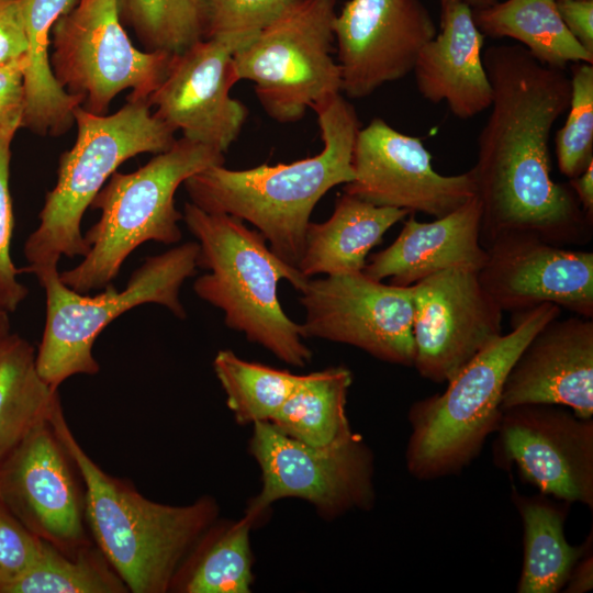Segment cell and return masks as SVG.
Wrapping results in <instances>:
<instances>
[{
	"mask_svg": "<svg viewBox=\"0 0 593 593\" xmlns=\"http://www.w3.org/2000/svg\"><path fill=\"white\" fill-rule=\"evenodd\" d=\"M410 214L396 239L372 254L362 272L371 279L411 287L454 267L479 271L486 260L481 244V205L477 195L432 222Z\"/></svg>",
	"mask_w": 593,
	"mask_h": 593,
	"instance_id": "obj_22",
	"label": "cell"
},
{
	"mask_svg": "<svg viewBox=\"0 0 593 593\" xmlns=\"http://www.w3.org/2000/svg\"><path fill=\"white\" fill-rule=\"evenodd\" d=\"M118 8L145 51L176 55L203 38L199 0H118Z\"/></svg>",
	"mask_w": 593,
	"mask_h": 593,
	"instance_id": "obj_32",
	"label": "cell"
},
{
	"mask_svg": "<svg viewBox=\"0 0 593 593\" xmlns=\"http://www.w3.org/2000/svg\"><path fill=\"white\" fill-rule=\"evenodd\" d=\"M25 55L0 65V131L16 132L25 112Z\"/></svg>",
	"mask_w": 593,
	"mask_h": 593,
	"instance_id": "obj_37",
	"label": "cell"
},
{
	"mask_svg": "<svg viewBox=\"0 0 593 593\" xmlns=\"http://www.w3.org/2000/svg\"><path fill=\"white\" fill-rule=\"evenodd\" d=\"M213 369L235 421L242 425L270 422L292 393L301 374L217 351Z\"/></svg>",
	"mask_w": 593,
	"mask_h": 593,
	"instance_id": "obj_31",
	"label": "cell"
},
{
	"mask_svg": "<svg viewBox=\"0 0 593 593\" xmlns=\"http://www.w3.org/2000/svg\"><path fill=\"white\" fill-rule=\"evenodd\" d=\"M60 404L40 376L34 347L15 334L0 339V462Z\"/></svg>",
	"mask_w": 593,
	"mask_h": 593,
	"instance_id": "obj_27",
	"label": "cell"
},
{
	"mask_svg": "<svg viewBox=\"0 0 593 593\" xmlns=\"http://www.w3.org/2000/svg\"><path fill=\"white\" fill-rule=\"evenodd\" d=\"M557 1H560V0H557Z\"/></svg>",
	"mask_w": 593,
	"mask_h": 593,
	"instance_id": "obj_44",
	"label": "cell"
},
{
	"mask_svg": "<svg viewBox=\"0 0 593 593\" xmlns=\"http://www.w3.org/2000/svg\"><path fill=\"white\" fill-rule=\"evenodd\" d=\"M198 254V242H189L149 256L133 271L123 290L111 283L97 295L78 293L66 286L57 266L36 271L46 293V321L36 353L40 376L58 389L75 374H96L100 370L92 354L97 337L135 306L157 303L184 318L179 292L195 273Z\"/></svg>",
	"mask_w": 593,
	"mask_h": 593,
	"instance_id": "obj_8",
	"label": "cell"
},
{
	"mask_svg": "<svg viewBox=\"0 0 593 593\" xmlns=\"http://www.w3.org/2000/svg\"><path fill=\"white\" fill-rule=\"evenodd\" d=\"M568 183L581 209L590 219H593V161L582 174L571 178Z\"/></svg>",
	"mask_w": 593,
	"mask_h": 593,
	"instance_id": "obj_41",
	"label": "cell"
},
{
	"mask_svg": "<svg viewBox=\"0 0 593 593\" xmlns=\"http://www.w3.org/2000/svg\"><path fill=\"white\" fill-rule=\"evenodd\" d=\"M51 419L82 480L85 517L94 545L128 592L170 591L180 564L216 522V501L210 496L188 505L152 501L127 481L103 471L88 456L71 433L60 404Z\"/></svg>",
	"mask_w": 593,
	"mask_h": 593,
	"instance_id": "obj_3",
	"label": "cell"
},
{
	"mask_svg": "<svg viewBox=\"0 0 593 593\" xmlns=\"http://www.w3.org/2000/svg\"><path fill=\"white\" fill-rule=\"evenodd\" d=\"M570 82L568 116L555 138L558 168L569 179L593 161V64L574 63Z\"/></svg>",
	"mask_w": 593,
	"mask_h": 593,
	"instance_id": "obj_33",
	"label": "cell"
},
{
	"mask_svg": "<svg viewBox=\"0 0 593 593\" xmlns=\"http://www.w3.org/2000/svg\"><path fill=\"white\" fill-rule=\"evenodd\" d=\"M413 367L424 379L448 382L502 335V310L478 271L454 267L412 286Z\"/></svg>",
	"mask_w": 593,
	"mask_h": 593,
	"instance_id": "obj_15",
	"label": "cell"
},
{
	"mask_svg": "<svg viewBox=\"0 0 593 593\" xmlns=\"http://www.w3.org/2000/svg\"><path fill=\"white\" fill-rule=\"evenodd\" d=\"M251 426L249 451L260 469L261 488L245 513L259 519L287 497L306 501L329 519L373 505V455L359 434L317 447L283 434L270 422Z\"/></svg>",
	"mask_w": 593,
	"mask_h": 593,
	"instance_id": "obj_11",
	"label": "cell"
},
{
	"mask_svg": "<svg viewBox=\"0 0 593 593\" xmlns=\"http://www.w3.org/2000/svg\"><path fill=\"white\" fill-rule=\"evenodd\" d=\"M524 525V560L518 593H556L564 588L589 546H571L564 536L563 510L542 499L516 496Z\"/></svg>",
	"mask_w": 593,
	"mask_h": 593,
	"instance_id": "obj_29",
	"label": "cell"
},
{
	"mask_svg": "<svg viewBox=\"0 0 593 593\" xmlns=\"http://www.w3.org/2000/svg\"><path fill=\"white\" fill-rule=\"evenodd\" d=\"M500 456L542 494L593 508V419L552 404L503 410Z\"/></svg>",
	"mask_w": 593,
	"mask_h": 593,
	"instance_id": "obj_18",
	"label": "cell"
},
{
	"mask_svg": "<svg viewBox=\"0 0 593 593\" xmlns=\"http://www.w3.org/2000/svg\"><path fill=\"white\" fill-rule=\"evenodd\" d=\"M303 338L357 347L377 359L413 367V289L384 284L362 271L311 279L300 291Z\"/></svg>",
	"mask_w": 593,
	"mask_h": 593,
	"instance_id": "obj_12",
	"label": "cell"
},
{
	"mask_svg": "<svg viewBox=\"0 0 593 593\" xmlns=\"http://www.w3.org/2000/svg\"><path fill=\"white\" fill-rule=\"evenodd\" d=\"M468 4L472 10L484 9L493 5L497 0H461Z\"/></svg>",
	"mask_w": 593,
	"mask_h": 593,
	"instance_id": "obj_42",
	"label": "cell"
},
{
	"mask_svg": "<svg viewBox=\"0 0 593 593\" xmlns=\"http://www.w3.org/2000/svg\"><path fill=\"white\" fill-rule=\"evenodd\" d=\"M9 334L8 312L0 309V339Z\"/></svg>",
	"mask_w": 593,
	"mask_h": 593,
	"instance_id": "obj_43",
	"label": "cell"
},
{
	"mask_svg": "<svg viewBox=\"0 0 593 593\" xmlns=\"http://www.w3.org/2000/svg\"><path fill=\"white\" fill-rule=\"evenodd\" d=\"M560 313L558 305L544 303L514 314L513 329L468 362L444 392L412 404L405 462L414 478L454 474L478 457L500 426L503 387L514 361L532 337Z\"/></svg>",
	"mask_w": 593,
	"mask_h": 593,
	"instance_id": "obj_5",
	"label": "cell"
},
{
	"mask_svg": "<svg viewBox=\"0 0 593 593\" xmlns=\"http://www.w3.org/2000/svg\"><path fill=\"white\" fill-rule=\"evenodd\" d=\"M351 166L354 179L343 191L378 206L438 219L477 193L471 170L439 174L419 137L403 134L380 118L359 128Z\"/></svg>",
	"mask_w": 593,
	"mask_h": 593,
	"instance_id": "obj_14",
	"label": "cell"
},
{
	"mask_svg": "<svg viewBox=\"0 0 593 593\" xmlns=\"http://www.w3.org/2000/svg\"><path fill=\"white\" fill-rule=\"evenodd\" d=\"M49 58L58 83L81 107L105 115L112 100L147 101L165 79L174 55L137 49L119 15L118 0H78L52 29Z\"/></svg>",
	"mask_w": 593,
	"mask_h": 593,
	"instance_id": "obj_10",
	"label": "cell"
},
{
	"mask_svg": "<svg viewBox=\"0 0 593 593\" xmlns=\"http://www.w3.org/2000/svg\"><path fill=\"white\" fill-rule=\"evenodd\" d=\"M593 588V557L585 552L574 564L564 592L583 593Z\"/></svg>",
	"mask_w": 593,
	"mask_h": 593,
	"instance_id": "obj_40",
	"label": "cell"
},
{
	"mask_svg": "<svg viewBox=\"0 0 593 593\" xmlns=\"http://www.w3.org/2000/svg\"><path fill=\"white\" fill-rule=\"evenodd\" d=\"M552 404L593 416V321L560 315L546 323L514 361L501 407Z\"/></svg>",
	"mask_w": 593,
	"mask_h": 593,
	"instance_id": "obj_20",
	"label": "cell"
},
{
	"mask_svg": "<svg viewBox=\"0 0 593 593\" xmlns=\"http://www.w3.org/2000/svg\"><path fill=\"white\" fill-rule=\"evenodd\" d=\"M126 592V585L94 542L68 553L44 541L35 563L2 593Z\"/></svg>",
	"mask_w": 593,
	"mask_h": 593,
	"instance_id": "obj_30",
	"label": "cell"
},
{
	"mask_svg": "<svg viewBox=\"0 0 593 593\" xmlns=\"http://www.w3.org/2000/svg\"><path fill=\"white\" fill-rule=\"evenodd\" d=\"M150 108L147 101H127L111 115H97L81 105L74 110L77 138L60 155L56 184L25 242V271L58 266L61 256H86L89 246L81 220L104 183L125 160L143 153L156 155L175 144L176 132Z\"/></svg>",
	"mask_w": 593,
	"mask_h": 593,
	"instance_id": "obj_6",
	"label": "cell"
},
{
	"mask_svg": "<svg viewBox=\"0 0 593 593\" xmlns=\"http://www.w3.org/2000/svg\"><path fill=\"white\" fill-rule=\"evenodd\" d=\"M472 13L484 36L513 38L544 65L593 64V54L564 25L557 0H505Z\"/></svg>",
	"mask_w": 593,
	"mask_h": 593,
	"instance_id": "obj_25",
	"label": "cell"
},
{
	"mask_svg": "<svg viewBox=\"0 0 593 593\" xmlns=\"http://www.w3.org/2000/svg\"><path fill=\"white\" fill-rule=\"evenodd\" d=\"M410 214L403 209L378 206L343 192L326 221L307 224L298 268L306 278L362 271L370 250L394 224Z\"/></svg>",
	"mask_w": 593,
	"mask_h": 593,
	"instance_id": "obj_23",
	"label": "cell"
},
{
	"mask_svg": "<svg viewBox=\"0 0 593 593\" xmlns=\"http://www.w3.org/2000/svg\"><path fill=\"white\" fill-rule=\"evenodd\" d=\"M351 371L345 366L301 374L296 387L270 423L305 444L324 447L351 437L347 414Z\"/></svg>",
	"mask_w": 593,
	"mask_h": 593,
	"instance_id": "obj_28",
	"label": "cell"
},
{
	"mask_svg": "<svg viewBox=\"0 0 593 593\" xmlns=\"http://www.w3.org/2000/svg\"><path fill=\"white\" fill-rule=\"evenodd\" d=\"M483 64L493 98L470 169L481 205V244L510 233L558 246L586 244L593 219L569 183L550 174V133L569 108L570 77L522 45L490 46Z\"/></svg>",
	"mask_w": 593,
	"mask_h": 593,
	"instance_id": "obj_1",
	"label": "cell"
},
{
	"mask_svg": "<svg viewBox=\"0 0 593 593\" xmlns=\"http://www.w3.org/2000/svg\"><path fill=\"white\" fill-rule=\"evenodd\" d=\"M479 281L502 310L517 314L544 303L593 317V253L510 233L485 247Z\"/></svg>",
	"mask_w": 593,
	"mask_h": 593,
	"instance_id": "obj_19",
	"label": "cell"
},
{
	"mask_svg": "<svg viewBox=\"0 0 593 593\" xmlns=\"http://www.w3.org/2000/svg\"><path fill=\"white\" fill-rule=\"evenodd\" d=\"M43 542L0 500V593L35 563Z\"/></svg>",
	"mask_w": 593,
	"mask_h": 593,
	"instance_id": "obj_36",
	"label": "cell"
},
{
	"mask_svg": "<svg viewBox=\"0 0 593 593\" xmlns=\"http://www.w3.org/2000/svg\"><path fill=\"white\" fill-rule=\"evenodd\" d=\"M312 110L324 144L317 155L243 170L214 165L183 182L191 203L250 223L277 256L296 268L315 205L332 188L354 179L351 156L361 127L342 93Z\"/></svg>",
	"mask_w": 593,
	"mask_h": 593,
	"instance_id": "obj_2",
	"label": "cell"
},
{
	"mask_svg": "<svg viewBox=\"0 0 593 593\" xmlns=\"http://www.w3.org/2000/svg\"><path fill=\"white\" fill-rule=\"evenodd\" d=\"M253 40L202 38L172 57L168 72L148 98L154 114L182 137L223 154L236 141L248 109L230 96L238 82L234 53Z\"/></svg>",
	"mask_w": 593,
	"mask_h": 593,
	"instance_id": "obj_16",
	"label": "cell"
},
{
	"mask_svg": "<svg viewBox=\"0 0 593 593\" xmlns=\"http://www.w3.org/2000/svg\"><path fill=\"white\" fill-rule=\"evenodd\" d=\"M26 48L19 0H0V65L25 55Z\"/></svg>",
	"mask_w": 593,
	"mask_h": 593,
	"instance_id": "obj_38",
	"label": "cell"
},
{
	"mask_svg": "<svg viewBox=\"0 0 593 593\" xmlns=\"http://www.w3.org/2000/svg\"><path fill=\"white\" fill-rule=\"evenodd\" d=\"M440 31L421 49L414 74L421 96L468 120L489 110L493 90L483 64L484 35L461 0H440Z\"/></svg>",
	"mask_w": 593,
	"mask_h": 593,
	"instance_id": "obj_21",
	"label": "cell"
},
{
	"mask_svg": "<svg viewBox=\"0 0 593 593\" xmlns=\"http://www.w3.org/2000/svg\"><path fill=\"white\" fill-rule=\"evenodd\" d=\"M303 0H199L203 38L254 37Z\"/></svg>",
	"mask_w": 593,
	"mask_h": 593,
	"instance_id": "obj_34",
	"label": "cell"
},
{
	"mask_svg": "<svg viewBox=\"0 0 593 593\" xmlns=\"http://www.w3.org/2000/svg\"><path fill=\"white\" fill-rule=\"evenodd\" d=\"M223 164L222 152L181 137L137 170L113 172L90 204L101 215L83 236L89 251L59 273L61 281L88 294L111 284L124 260L145 242L179 243L183 215L175 205L177 189L191 176Z\"/></svg>",
	"mask_w": 593,
	"mask_h": 593,
	"instance_id": "obj_7",
	"label": "cell"
},
{
	"mask_svg": "<svg viewBox=\"0 0 593 593\" xmlns=\"http://www.w3.org/2000/svg\"><path fill=\"white\" fill-rule=\"evenodd\" d=\"M13 131H0V309L12 312L26 296V288L18 281L19 269L12 262L10 244L13 233V211L9 190L11 142Z\"/></svg>",
	"mask_w": 593,
	"mask_h": 593,
	"instance_id": "obj_35",
	"label": "cell"
},
{
	"mask_svg": "<svg viewBox=\"0 0 593 593\" xmlns=\"http://www.w3.org/2000/svg\"><path fill=\"white\" fill-rule=\"evenodd\" d=\"M51 418L0 462V500L35 536L70 553L92 539L82 480Z\"/></svg>",
	"mask_w": 593,
	"mask_h": 593,
	"instance_id": "obj_13",
	"label": "cell"
},
{
	"mask_svg": "<svg viewBox=\"0 0 593 593\" xmlns=\"http://www.w3.org/2000/svg\"><path fill=\"white\" fill-rule=\"evenodd\" d=\"M251 514L236 522L214 523L177 570L170 591L180 593H248L254 582Z\"/></svg>",
	"mask_w": 593,
	"mask_h": 593,
	"instance_id": "obj_26",
	"label": "cell"
},
{
	"mask_svg": "<svg viewBox=\"0 0 593 593\" xmlns=\"http://www.w3.org/2000/svg\"><path fill=\"white\" fill-rule=\"evenodd\" d=\"M336 0H303L234 53L239 80L254 82L265 112L279 123L342 93L332 56Z\"/></svg>",
	"mask_w": 593,
	"mask_h": 593,
	"instance_id": "obj_9",
	"label": "cell"
},
{
	"mask_svg": "<svg viewBox=\"0 0 593 593\" xmlns=\"http://www.w3.org/2000/svg\"><path fill=\"white\" fill-rule=\"evenodd\" d=\"M78 0H19L27 48L24 72L25 112L22 127L40 136H60L75 123L74 110L81 99L56 80L48 57L49 34L55 22Z\"/></svg>",
	"mask_w": 593,
	"mask_h": 593,
	"instance_id": "obj_24",
	"label": "cell"
},
{
	"mask_svg": "<svg viewBox=\"0 0 593 593\" xmlns=\"http://www.w3.org/2000/svg\"><path fill=\"white\" fill-rule=\"evenodd\" d=\"M557 4L568 31L593 54V0H560Z\"/></svg>",
	"mask_w": 593,
	"mask_h": 593,
	"instance_id": "obj_39",
	"label": "cell"
},
{
	"mask_svg": "<svg viewBox=\"0 0 593 593\" xmlns=\"http://www.w3.org/2000/svg\"><path fill=\"white\" fill-rule=\"evenodd\" d=\"M436 33L422 0H348L334 20L342 92L365 98L404 78Z\"/></svg>",
	"mask_w": 593,
	"mask_h": 593,
	"instance_id": "obj_17",
	"label": "cell"
},
{
	"mask_svg": "<svg viewBox=\"0 0 593 593\" xmlns=\"http://www.w3.org/2000/svg\"><path fill=\"white\" fill-rule=\"evenodd\" d=\"M182 215L199 244L197 265L209 270L194 281L195 294L220 309L226 326L250 343L290 366L307 365L312 351L299 324L283 311L278 283L287 280L301 291L309 278L277 256L260 232L235 216L209 213L191 202Z\"/></svg>",
	"mask_w": 593,
	"mask_h": 593,
	"instance_id": "obj_4",
	"label": "cell"
}]
</instances>
